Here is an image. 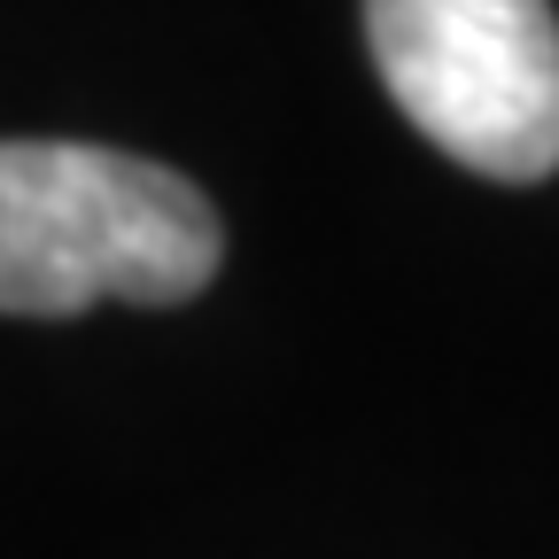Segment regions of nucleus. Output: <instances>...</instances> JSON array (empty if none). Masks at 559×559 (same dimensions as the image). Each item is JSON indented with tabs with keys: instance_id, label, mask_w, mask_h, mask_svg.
<instances>
[{
	"instance_id": "f03ea898",
	"label": "nucleus",
	"mask_w": 559,
	"mask_h": 559,
	"mask_svg": "<svg viewBox=\"0 0 559 559\" xmlns=\"http://www.w3.org/2000/svg\"><path fill=\"white\" fill-rule=\"evenodd\" d=\"M389 102L498 187L559 171V16L551 0H366Z\"/></svg>"
},
{
	"instance_id": "f257e3e1",
	"label": "nucleus",
	"mask_w": 559,
	"mask_h": 559,
	"mask_svg": "<svg viewBox=\"0 0 559 559\" xmlns=\"http://www.w3.org/2000/svg\"><path fill=\"white\" fill-rule=\"evenodd\" d=\"M226 234L171 164L94 140H0V311L79 319L94 304H187Z\"/></svg>"
}]
</instances>
